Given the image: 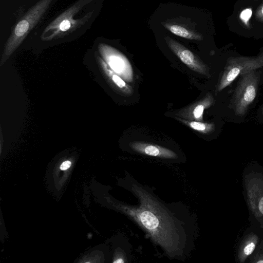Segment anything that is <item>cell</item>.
<instances>
[{
  "mask_svg": "<svg viewBox=\"0 0 263 263\" xmlns=\"http://www.w3.org/2000/svg\"><path fill=\"white\" fill-rule=\"evenodd\" d=\"M123 182L138 203H120L119 210L141 228L168 258L186 259L195 249L197 236L195 217L187 206L163 201L153 189L128 172Z\"/></svg>",
  "mask_w": 263,
  "mask_h": 263,
  "instance_id": "1",
  "label": "cell"
},
{
  "mask_svg": "<svg viewBox=\"0 0 263 263\" xmlns=\"http://www.w3.org/2000/svg\"><path fill=\"white\" fill-rule=\"evenodd\" d=\"M240 78L231 99V107L235 114L243 116L257 94L260 73L252 70L241 74Z\"/></svg>",
  "mask_w": 263,
  "mask_h": 263,
  "instance_id": "2",
  "label": "cell"
},
{
  "mask_svg": "<svg viewBox=\"0 0 263 263\" xmlns=\"http://www.w3.org/2000/svg\"><path fill=\"white\" fill-rule=\"evenodd\" d=\"M262 67H263V52L256 57L229 58L216 88V91L219 92L224 89L241 74Z\"/></svg>",
  "mask_w": 263,
  "mask_h": 263,
  "instance_id": "3",
  "label": "cell"
},
{
  "mask_svg": "<svg viewBox=\"0 0 263 263\" xmlns=\"http://www.w3.org/2000/svg\"><path fill=\"white\" fill-rule=\"evenodd\" d=\"M52 0H41L34 5L15 27L7 45V50H13L38 22Z\"/></svg>",
  "mask_w": 263,
  "mask_h": 263,
  "instance_id": "4",
  "label": "cell"
},
{
  "mask_svg": "<svg viewBox=\"0 0 263 263\" xmlns=\"http://www.w3.org/2000/svg\"><path fill=\"white\" fill-rule=\"evenodd\" d=\"M102 51L110 68L125 81L132 82L134 72L128 59L118 50L107 45L102 46Z\"/></svg>",
  "mask_w": 263,
  "mask_h": 263,
  "instance_id": "5",
  "label": "cell"
},
{
  "mask_svg": "<svg viewBox=\"0 0 263 263\" xmlns=\"http://www.w3.org/2000/svg\"><path fill=\"white\" fill-rule=\"evenodd\" d=\"M129 146L134 152L145 156L166 160L173 163H179V155L174 151L151 143L143 141L130 142Z\"/></svg>",
  "mask_w": 263,
  "mask_h": 263,
  "instance_id": "6",
  "label": "cell"
},
{
  "mask_svg": "<svg viewBox=\"0 0 263 263\" xmlns=\"http://www.w3.org/2000/svg\"><path fill=\"white\" fill-rule=\"evenodd\" d=\"M165 40L168 47L186 66L195 72L209 76L208 67L191 51L168 37Z\"/></svg>",
  "mask_w": 263,
  "mask_h": 263,
  "instance_id": "7",
  "label": "cell"
},
{
  "mask_svg": "<svg viewBox=\"0 0 263 263\" xmlns=\"http://www.w3.org/2000/svg\"><path fill=\"white\" fill-rule=\"evenodd\" d=\"M215 103V99L210 93H207L201 100L186 106L176 115L180 118L192 121H203L204 110Z\"/></svg>",
  "mask_w": 263,
  "mask_h": 263,
  "instance_id": "8",
  "label": "cell"
},
{
  "mask_svg": "<svg viewBox=\"0 0 263 263\" xmlns=\"http://www.w3.org/2000/svg\"><path fill=\"white\" fill-rule=\"evenodd\" d=\"M81 5H75L67 10L65 13L61 14L58 18L54 21L46 29V31L54 29L55 32H67L71 28L74 21L72 19V15L73 12L80 9Z\"/></svg>",
  "mask_w": 263,
  "mask_h": 263,
  "instance_id": "9",
  "label": "cell"
},
{
  "mask_svg": "<svg viewBox=\"0 0 263 263\" xmlns=\"http://www.w3.org/2000/svg\"><path fill=\"white\" fill-rule=\"evenodd\" d=\"M101 63L105 73L118 89L125 95H131L133 93L132 87L127 84L120 76L114 72L107 64L102 60H101Z\"/></svg>",
  "mask_w": 263,
  "mask_h": 263,
  "instance_id": "10",
  "label": "cell"
},
{
  "mask_svg": "<svg viewBox=\"0 0 263 263\" xmlns=\"http://www.w3.org/2000/svg\"><path fill=\"white\" fill-rule=\"evenodd\" d=\"M176 119L191 129L203 134L211 133L215 129V125L213 123L189 120L180 117H176Z\"/></svg>",
  "mask_w": 263,
  "mask_h": 263,
  "instance_id": "11",
  "label": "cell"
},
{
  "mask_svg": "<svg viewBox=\"0 0 263 263\" xmlns=\"http://www.w3.org/2000/svg\"><path fill=\"white\" fill-rule=\"evenodd\" d=\"M164 26L172 33L181 37L190 40H201V36L200 35L192 32L181 26L168 24L164 25Z\"/></svg>",
  "mask_w": 263,
  "mask_h": 263,
  "instance_id": "12",
  "label": "cell"
},
{
  "mask_svg": "<svg viewBox=\"0 0 263 263\" xmlns=\"http://www.w3.org/2000/svg\"><path fill=\"white\" fill-rule=\"evenodd\" d=\"M252 11L251 8H246L243 10L240 14V18L246 24H248V22L251 18Z\"/></svg>",
  "mask_w": 263,
  "mask_h": 263,
  "instance_id": "13",
  "label": "cell"
},
{
  "mask_svg": "<svg viewBox=\"0 0 263 263\" xmlns=\"http://www.w3.org/2000/svg\"><path fill=\"white\" fill-rule=\"evenodd\" d=\"M255 248V243L250 241L246 245L243 249V254L245 256L250 255Z\"/></svg>",
  "mask_w": 263,
  "mask_h": 263,
  "instance_id": "14",
  "label": "cell"
},
{
  "mask_svg": "<svg viewBox=\"0 0 263 263\" xmlns=\"http://www.w3.org/2000/svg\"><path fill=\"white\" fill-rule=\"evenodd\" d=\"M71 165V162L69 161H65L63 162L60 166L61 170H66L70 167Z\"/></svg>",
  "mask_w": 263,
  "mask_h": 263,
  "instance_id": "15",
  "label": "cell"
},
{
  "mask_svg": "<svg viewBox=\"0 0 263 263\" xmlns=\"http://www.w3.org/2000/svg\"><path fill=\"white\" fill-rule=\"evenodd\" d=\"M258 210L263 214V196L260 199L258 202Z\"/></svg>",
  "mask_w": 263,
  "mask_h": 263,
  "instance_id": "16",
  "label": "cell"
},
{
  "mask_svg": "<svg viewBox=\"0 0 263 263\" xmlns=\"http://www.w3.org/2000/svg\"><path fill=\"white\" fill-rule=\"evenodd\" d=\"M258 13L260 17L263 18V6L260 8Z\"/></svg>",
  "mask_w": 263,
  "mask_h": 263,
  "instance_id": "17",
  "label": "cell"
},
{
  "mask_svg": "<svg viewBox=\"0 0 263 263\" xmlns=\"http://www.w3.org/2000/svg\"><path fill=\"white\" fill-rule=\"evenodd\" d=\"M258 263L262 262L263 263V260H260L256 261Z\"/></svg>",
  "mask_w": 263,
  "mask_h": 263,
  "instance_id": "18",
  "label": "cell"
},
{
  "mask_svg": "<svg viewBox=\"0 0 263 263\" xmlns=\"http://www.w3.org/2000/svg\"><path fill=\"white\" fill-rule=\"evenodd\" d=\"M262 115H263V107H262Z\"/></svg>",
  "mask_w": 263,
  "mask_h": 263,
  "instance_id": "19",
  "label": "cell"
}]
</instances>
